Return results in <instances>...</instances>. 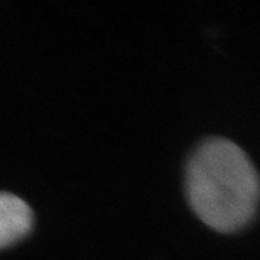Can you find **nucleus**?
I'll use <instances>...</instances> for the list:
<instances>
[{
	"mask_svg": "<svg viewBox=\"0 0 260 260\" xmlns=\"http://www.w3.org/2000/svg\"><path fill=\"white\" fill-rule=\"evenodd\" d=\"M186 195L194 213L211 229L237 232L250 223L259 201V177L234 142H204L186 168Z\"/></svg>",
	"mask_w": 260,
	"mask_h": 260,
	"instance_id": "f257e3e1",
	"label": "nucleus"
},
{
	"mask_svg": "<svg viewBox=\"0 0 260 260\" xmlns=\"http://www.w3.org/2000/svg\"><path fill=\"white\" fill-rule=\"evenodd\" d=\"M34 225V213L22 198L0 192V249L26 237Z\"/></svg>",
	"mask_w": 260,
	"mask_h": 260,
	"instance_id": "f03ea898",
	"label": "nucleus"
}]
</instances>
